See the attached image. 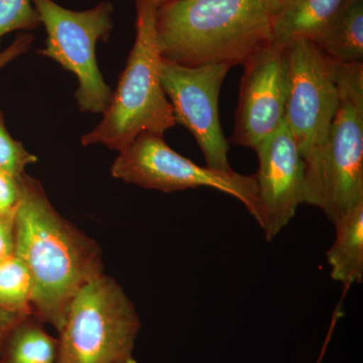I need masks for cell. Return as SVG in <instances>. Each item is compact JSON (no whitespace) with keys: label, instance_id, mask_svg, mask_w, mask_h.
Segmentation results:
<instances>
[{"label":"cell","instance_id":"cell-7","mask_svg":"<svg viewBox=\"0 0 363 363\" xmlns=\"http://www.w3.org/2000/svg\"><path fill=\"white\" fill-rule=\"evenodd\" d=\"M32 2L47 30L45 47L38 54L55 60L77 77L76 99L81 111L104 114L113 92L102 77L95 49L113 28V6L101 2L88 11H72L54 0Z\"/></svg>","mask_w":363,"mask_h":363},{"label":"cell","instance_id":"cell-10","mask_svg":"<svg viewBox=\"0 0 363 363\" xmlns=\"http://www.w3.org/2000/svg\"><path fill=\"white\" fill-rule=\"evenodd\" d=\"M230 143L255 149L284 123L289 85L286 45H264L245 62Z\"/></svg>","mask_w":363,"mask_h":363},{"label":"cell","instance_id":"cell-21","mask_svg":"<svg viewBox=\"0 0 363 363\" xmlns=\"http://www.w3.org/2000/svg\"><path fill=\"white\" fill-rule=\"evenodd\" d=\"M33 40H35V37L32 33H21L11 43V45H9L4 51L0 52V70L6 67L7 64L13 62L14 59L28 52L33 44Z\"/></svg>","mask_w":363,"mask_h":363},{"label":"cell","instance_id":"cell-9","mask_svg":"<svg viewBox=\"0 0 363 363\" xmlns=\"http://www.w3.org/2000/svg\"><path fill=\"white\" fill-rule=\"evenodd\" d=\"M230 68L215 63L188 67L162 59L160 67L162 88L177 123L183 124L194 136L207 167L218 171H233L229 142L222 130L218 111L219 93Z\"/></svg>","mask_w":363,"mask_h":363},{"label":"cell","instance_id":"cell-19","mask_svg":"<svg viewBox=\"0 0 363 363\" xmlns=\"http://www.w3.org/2000/svg\"><path fill=\"white\" fill-rule=\"evenodd\" d=\"M21 177L0 169V215L16 212L21 199Z\"/></svg>","mask_w":363,"mask_h":363},{"label":"cell","instance_id":"cell-12","mask_svg":"<svg viewBox=\"0 0 363 363\" xmlns=\"http://www.w3.org/2000/svg\"><path fill=\"white\" fill-rule=\"evenodd\" d=\"M353 0H289L272 20V42L314 40Z\"/></svg>","mask_w":363,"mask_h":363},{"label":"cell","instance_id":"cell-17","mask_svg":"<svg viewBox=\"0 0 363 363\" xmlns=\"http://www.w3.org/2000/svg\"><path fill=\"white\" fill-rule=\"evenodd\" d=\"M40 25L32 0H0V40L7 33L37 30Z\"/></svg>","mask_w":363,"mask_h":363},{"label":"cell","instance_id":"cell-24","mask_svg":"<svg viewBox=\"0 0 363 363\" xmlns=\"http://www.w3.org/2000/svg\"><path fill=\"white\" fill-rule=\"evenodd\" d=\"M156 4L157 6H162V4H168V2L174 1V0H152Z\"/></svg>","mask_w":363,"mask_h":363},{"label":"cell","instance_id":"cell-13","mask_svg":"<svg viewBox=\"0 0 363 363\" xmlns=\"http://www.w3.org/2000/svg\"><path fill=\"white\" fill-rule=\"evenodd\" d=\"M335 240L327 252L331 278L345 286L363 281V201L334 222Z\"/></svg>","mask_w":363,"mask_h":363},{"label":"cell","instance_id":"cell-3","mask_svg":"<svg viewBox=\"0 0 363 363\" xmlns=\"http://www.w3.org/2000/svg\"><path fill=\"white\" fill-rule=\"evenodd\" d=\"M135 45L101 123L83 135V145H104L118 152L142 133L164 136L177 124L161 82L162 57L157 45L152 0H135Z\"/></svg>","mask_w":363,"mask_h":363},{"label":"cell","instance_id":"cell-11","mask_svg":"<svg viewBox=\"0 0 363 363\" xmlns=\"http://www.w3.org/2000/svg\"><path fill=\"white\" fill-rule=\"evenodd\" d=\"M253 150L259 157L255 178L264 210L262 228L272 241L303 204L305 162L285 123Z\"/></svg>","mask_w":363,"mask_h":363},{"label":"cell","instance_id":"cell-16","mask_svg":"<svg viewBox=\"0 0 363 363\" xmlns=\"http://www.w3.org/2000/svg\"><path fill=\"white\" fill-rule=\"evenodd\" d=\"M33 281L23 260L13 255L0 264V308L14 314L33 315Z\"/></svg>","mask_w":363,"mask_h":363},{"label":"cell","instance_id":"cell-2","mask_svg":"<svg viewBox=\"0 0 363 363\" xmlns=\"http://www.w3.org/2000/svg\"><path fill=\"white\" fill-rule=\"evenodd\" d=\"M272 26L264 0H174L156 14L162 59L188 67L243 66L271 44Z\"/></svg>","mask_w":363,"mask_h":363},{"label":"cell","instance_id":"cell-4","mask_svg":"<svg viewBox=\"0 0 363 363\" xmlns=\"http://www.w3.org/2000/svg\"><path fill=\"white\" fill-rule=\"evenodd\" d=\"M339 101L323 145L305 157L303 204L334 223L363 201V64L338 63Z\"/></svg>","mask_w":363,"mask_h":363},{"label":"cell","instance_id":"cell-5","mask_svg":"<svg viewBox=\"0 0 363 363\" xmlns=\"http://www.w3.org/2000/svg\"><path fill=\"white\" fill-rule=\"evenodd\" d=\"M140 320L118 283L101 274L72 298L59 330L58 363H136Z\"/></svg>","mask_w":363,"mask_h":363},{"label":"cell","instance_id":"cell-23","mask_svg":"<svg viewBox=\"0 0 363 363\" xmlns=\"http://www.w3.org/2000/svg\"><path fill=\"white\" fill-rule=\"evenodd\" d=\"M288 1L289 0H264V6H266L272 20L283 9Z\"/></svg>","mask_w":363,"mask_h":363},{"label":"cell","instance_id":"cell-1","mask_svg":"<svg viewBox=\"0 0 363 363\" xmlns=\"http://www.w3.org/2000/svg\"><path fill=\"white\" fill-rule=\"evenodd\" d=\"M21 188L14 255L32 278L33 316L59 331L74 296L104 274L101 250L52 207L40 182L25 173Z\"/></svg>","mask_w":363,"mask_h":363},{"label":"cell","instance_id":"cell-8","mask_svg":"<svg viewBox=\"0 0 363 363\" xmlns=\"http://www.w3.org/2000/svg\"><path fill=\"white\" fill-rule=\"evenodd\" d=\"M289 85L284 123L303 159L323 145L339 101L338 62L311 40L286 45Z\"/></svg>","mask_w":363,"mask_h":363},{"label":"cell","instance_id":"cell-6","mask_svg":"<svg viewBox=\"0 0 363 363\" xmlns=\"http://www.w3.org/2000/svg\"><path fill=\"white\" fill-rule=\"evenodd\" d=\"M112 176L140 187L173 193L186 189H216L242 203L259 226L264 224L255 176L198 166L172 150L164 136L142 133L119 152L111 167Z\"/></svg>","mask_w":363,"mask_h":363},{"label":"cell","instance_id":"cell-20","mask_svg":"<svg viewBox=\"0 0 363 363\" xmlns=\"http://www.w3.org/2000/svg\"><path fill=\"white\" fill-rule=\"evenodd\" d=\"M14 250V214L0 215V264L13 257Z\"/></svg>","mask_w":363,"mask_h":363},{"label":"cell","instance_id":"cell-18","mask_svg":"<svg viewBox=\"0 0 363 363\" xmlns=\"http://www.w3.org/2000/svg\"><path fill=\"white\" fill-rule=\"evenodd\" d=\"M23 147V143L14 140L7 130L4 113L0 108V169L16 177L23 176L28 164L37 162Z\"/></svg>","mask_w":363,"mask_h":363},{"label":"cell","instance_id":"cell-14","mask_svg":"<svg viewBox=\"0 0 363 363\" xmlns=\"http://www.w3.org/2000/svg\"><path fill=\"white\" fill-rule=\"evenodd\" d=\"M338 63H359L363 59V0H353L313 40Z\"/></svg>","mask_w":363,"mask_h":363},{"label":"cell","instance_id":"cell-15","mask_svg":"<svg viewBox=\"0 0 363 363\" xmlns=\"http://www.w3.org/2000/svg\"><path fill=\"white\" fill-rule=\"evenodd\" d=\"M59 341L33 315L23 317L9 332L0 363H58Z\"/></svg>","mask_w":363,"mask_h":363},{"label":"cell","instance_id":"cell-22","mask_svg":"<svg viewBox=\"0 0 363 363\" xmlns=\"http://www.w3.org/2000/svg\"><path fill=\"white\" fill-rule=\"evenodd\" d=\"M23 315L14 314V313L6 311L0 308V352H1L4 344L6 342L9 332L13 330L14 326L23 319Z\"/></svg>","mask_w":363,"mask_h":363}]
</instances>
